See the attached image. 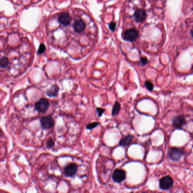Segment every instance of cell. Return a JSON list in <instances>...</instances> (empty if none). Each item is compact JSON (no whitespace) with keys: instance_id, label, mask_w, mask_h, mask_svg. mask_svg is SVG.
<instances>
[{"instance_id":"1","label":"cell","mask_w":193,"mask_h":193,"mask_svg":"<svg viewBox=\"0 0 193 193\" xmlns=\"http://www.w3.org/2000/svg\"><path fill=\"white\" fill-rule=\"evenodd\" d=\"M139 32L136 28H130L124 32L123 38L126 41L133 42L137 40Z\"/></svg>"},{"instance_id":"2","label":"cell","mask_w":193,"mask_h":193,"mask_svg":"<svg viewBox=\"0 0 193 193\" xmlns=\"http://www.w3.org/2000/svg\"><path fill=\"white\" fill-rule=\"evenodd\" d=\"M184 152L182 149L172 147L168 152V156L170 159L173 161H178L184 155Z\"/></svg>"},{"instance_id":"3","label":"cell","mask_w":193,"mask_h":193,"mask_svg":"<svg viewBox=\"0 0 193 193\" xmlns=\"http://www.w3.org/2000/svg\"><path fill=\"white\" fill-rule=\"evenodd\" d=\"M173 184V179L169 176H165L160 179L159 187L162 190H168L171 188Z\"/></svg>"},{"instance_id":"4","label":"cell","mask_w":193,"mask_h":193,"mask_svg":"<svg viewBox=\"0 0 193 193\" xmlns=\"http://www.w3.org/2000/svg\"><path fill=\"white\" fill-rule=\"evenodd\" d=\"M49 101H48L47 99L45 98L40 99L35 104V108L38 112L41 113H45L47 111L48 109L49 108Z\"/></svg>"},{"instance_id":"5","label":"cell","mask_w":193,"mask_h":193,"mask_svg":"<svg viewBox=\"0 0 193 193\" xmlns=\"http://www.w3.org/2000/svg\"><path fill=\"white\" fill-rule=\"evenodd\" d=\"M112 179L116 182L121 183L126 179V172L123 170L117 169L113 172Z\"/></svg>"},{"instance_id":"6","label":"cell","mask_w":193,"mask_h":193,"mask_svg":"<svg viewBox=\"0 0 193 193\" xmlns=\"http://www.w3.org/2000/svg\"><path fill=\"white\" fill-rule=\"evenodd\" d=\"M187 124V121L184 116H177L173 120V126L176 129H181Z\"/></svg>"},{"instance_id":"7","label":"cell","mask_w":193,"mask_h":193,"mask_svg":"<svg viewBox=\"0 0 193 193\" xmlns=\"http://www.w3.org/2000/svg\"><path fill=\"white\" fill-rule=\"evenodd\" d=\"M146 11L142 9H138L136 10L134 12V17L135 22L137 23H142L143 22L146 18Z\"/></svg>"},{"instance_id":"8","label":"cell","mask_w":193,"mask_h":193,"mask_svg":"<svg viewBox=\"0 0 193 193\" xmlns=\"http://www.w3.org/2000/svg\"><path fill=\"white\" fill-rule=\"evenodd\" d=\"M78 170V166L75 163H70L64 169V173L67 177H72L76 174Z\"/></svg>"},{"instance_id":"9","label":"cell","mask_w":193,"mask_h":193,"mask_svg":"<svg viewBox=\"0 0 193 193\" xmlns=\"http://www.w3.org/2000/svg\"><path fill=\"white\" fill-rule=\"evenodd\" d=\"M73 27L76 33H81L85 30L86 23L82 19H77L74 21Z\"/></svg>"},{"instance_id":"10","label":"cell","mask_w":193,"mask_h":193,"mask_svg":"<svg viewBox=\"0 0 193 193\" xmlns=\"http://www.w3.org/2000/svg\"><path fill=\"white\" fill-rule=\"evenodd\" d=\"M40 122L42 127L44 129H50L53 127L54 124L53 118L50 116L42 117Z\"/></svg>"},{"instance_id":"11","label":"cell","mask_w":193,"mask_h":193,"mask_svg":"<svg viewBox=\"0 0 193 193\" xmlns=\"http://www.w3.org/2000/svg\"><path fill=\"white\" fill-rule=\"evenodd\" d=\"M58 21L62 25L67 26L70 23V15L67 13H61L59 15Z\"/></svg>"},{"instance_id":"12","label":"cell","mask_w":193,"mask_h":193,"mask_svg":"<svg viewBox=\"0 0 193 193\" xmlns=\"http://www.w3.org/2000/svg\"><path fill=\"white\" fill-rule=\"evenodd\" d=\"M133 140V136L132 135H128L127 136L125 137L120 141V145L121 146H129Z\"/></svg>"},{"instance_id":"13","label":"cell","mask_w":193,"mask_h":193,"mask_svg":"<svg viewBox=\"0 0 193 193\" xmlns=\"http://www.w3.org/2000/svg\"><path fill=\"white\" fill-rule=\"evenodd\" d=\"M59 91V88L56 86H53L50 89L46 91V94L50 97L56 96Z\"/></svg>"},{"instance_id":"14","label":"cell","mask_w":193,"mask_h":193,"mask_svg":"<svg viewBox=\"0 0 193 193\" xmlns=\"http://www.w3.org/2000/svg\"><path fill=\"white\" fill-rule=\"evenodd\" d=\"M120 109H121L120 104L119 103H118L117 101H116L112 109V115L113 116L117 115L120 111Z\"/></svg>"},{"instance_id":"15","label":"cell","mask_w":193,"mask_h":193,"mask_svg":"<svg viewBox=\"0 0 193 193\" xmlns=\"http://www.w3.org/2000/svg\"><path fill=\"white\" fill-rule=\"evenodd\" d=\"M9 64V61L8 58L6 57H2L0 60V66L2 68H5L8 66Z\"/></svg>"},{"instance_id":"16","label":"cell","mask_w":193,"mask_h":193,"mask_svg":"<svg viewBox=\"0 0 193 193\" xmlns=\"http://www.w3.org/2000/svg\"><path fill=\"white\" fill-rule=\"evenodd\" d=\"M145 85L146 89H147V90H149V91H150L154 90V85L152 84V83L150 81H148V80L146 81L145 83Z\"/></svg>"},{"instance_id":"17","label":"cell","mask_w":193,"mask_h":193,"mask_svg":"<svg viewBox=\"0 0 193 193\" xmlns=\"http://www.w3.org/2000/svg\"><path fill=\"white\" fill-rule=\"evenodd\" d=\"M99 123L98 122H94V123H90L89 124H88L87 125V129H89V130H92V129L94 128H95L96 127H97L98 125H99Z\"/></svg>"},{"instance_id":"18","label":"cell","mask_w":193,"mask_h":193,"mask_svg":"<svg viewBox=\"0 0 193 193\" xmlns=\"http://www.w3.org/2000/svg\"><path fill=\"white\" fill-rule=\"evenodd\" d=\"M45 49H46V47H45V45L44 44H41L39 46V49H38V54H40L43 53L45 51Z\"/></svg>"},{"instance_id":"19","label":"cell","mask_w":193,"mask_h":193,"mask_svg":"<svg viewBox=\"0 0 193 193\" xmlns=\"http://www.w3.org/2000/svg\"><path fill=\"white\" fill-rule=\"evenodd\" d=\"M96 111L98 112L99 117H101L102 116V114L104 113L105 109L103 108H96Z\"/></svg>"},{"instance_id":"20","label":"cell","mask_w":193,"mask_h":193,"mask_svg":"<svg viewBox=\"0 0 193 193\" xmlns=\"http://www.w3.org/2000/svg\"><path fill=\"white\" fill-rule=\"evenodd\" d=\"M116 27V24L114 22H111L109 24V27L112 31H114L115 30Z\"/></svg>"},{"instance_id":"21","label":"cell","mask_w":193,"mask_h":193,"mask_svg":"<svg viewBox=\"0 0 193 193\" xmlns=\"http://www.w3.org/2000/svg\"><path fill=\"white\" fill-rule=\"evenodd\" d=\"M141 62L143 65H145L148 63V60L145 57H143L141 58Z\"/></svg>"},{"instance_id":"22","label":"cell","mask_w":193,"mask_h":193,"mask_svg":"<svg viewBox=\"0 0 193 193\" xmlns=\"http://www.w3.org/2000/svg\"><path fill=\"white\" fill-rule=\"evenodd\" d=\"M54 146V141H53L52 139H49L47 142V146L49 148H51L53 146Z\"/></svg>"}]
</instances>
